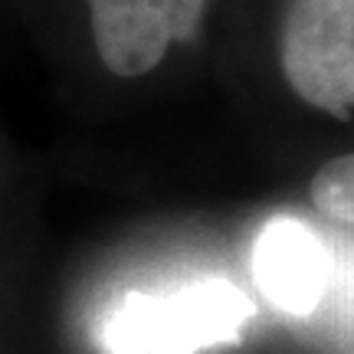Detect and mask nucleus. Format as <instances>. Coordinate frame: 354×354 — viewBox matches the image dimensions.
<instances>
[{"label":"nucleus","mask_w":354,"mask_h":354,"mask_svg":"<svg viewBox=\"0 0 354 354\" xmlns=\"http://www.w3.org/2000/svg\"><path fill=\"white\" fill-rule=\"evenodd\" d=\"M253 302L227 279H197L161 292H128L99 322L105 354H203L240 342Z\"/></svg>","instance_id":"f257e3e1"},{"label":"nucleus","mask_w":354,"mask_h":354,"mask_svg":"<svg viewBox=\"0 0 354 354\" xmlns=\"http://www.w3.org/2000/svg\"><path fill=\"white\" fill-rule=\"evenodd\" d=\"M279 59L299 99L348 115L354 109V0H289Z\"/></svg>","instance_id":"f03ea898"},{"label":"nucleus","mask_w":354,"mask_h":354,"mask_svg":"<svg viewBox=\"0 0 354 354\" xmlns=\"http://www.w3.org/2000/svg\"><path fill=\"white\" fill-rule=\"evenodd\" d=\"M95 53L115 76H145L171 46L197 37L207 0H86Z\"/></svg>","instance_id":"7ed1b4c3"},{"label":"nucleus","mask_w":354,"mask_h":354,"mask_svg":"<svg viewBox=\"0 0 354 354\" xmlns=\"http://www.w3.org/2000/svg\"><path fill=\"white\" fill-rule=\"evenodd\" d=\"M331 246L295 216H272L253 243V282L269 308L312 318L325 302Z\"/></svg>","instance_id":"20e7f679"},{"label":"nucleus","mask_w":354,"mask_h":354,"mask_svg":"<svg viewBox=\"0 0 354 354\" xmlns=\"http://www.w3.org/2000/svg\"><path fill=\"white\" fill-rule=\"evenodd\" d=\"M315 315L325 318V325L338 338L354 342V236H342L331 246L328 292Z\"/></svg>","instance_id":"39448f33"},{"label":"nucleus","mask_w":354,"mask_h":354,"mask_svg":"<svg viewBox=\"0 0 354 354\" xmlns=\"http://www.w3.org/2000/svg\"><path fill=\"white\" fill-rule=\"evenodd\" d=\"M312 203L328 220L354 227V154L335 158L312 180Z\"/></svg>","instance_id":"423d86ee"}]
</instances>
